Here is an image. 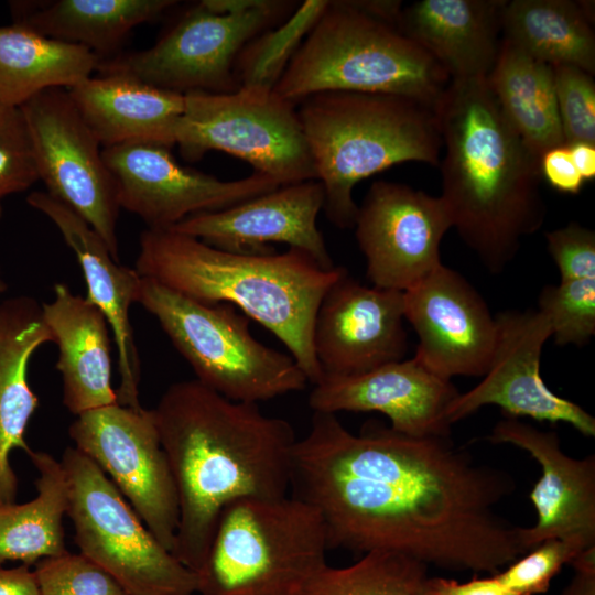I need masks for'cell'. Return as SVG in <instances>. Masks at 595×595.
<instances>
[{"label":"cell","mask_w":595,"mask_h":595,"mask_svg":"<svg viewBox=\"0 0 595 595\" xmlns=\"http://www.w3.org/2000/svg\"><path fill=\"white\" fill-rule=\"evenodd\" d=\"M293 496L321 513L328 547L393 551L425 565L496 574L526 554L495 507L511 476L477 464L450 436H410L377 422L359 434L313 412L292 452Z\"/></svg>","instance_id":"obj_1"},{"label":"cell","mask_w":595,"mask_h":595,"mask_svg":"<svg viewBox=\"0 0 595 595\" xmlns=\"http://www.w3.org/2000/svg\"><path fill=\"white\" fill-rule=\"evenodd\" d=\"M152 412L178 498L172 553L196 574L225 506L288 495L296 437L286 420L196 379L172 383Z\"/></svg>","instance_id":"obj_2"},{"label":"cell","mask_w":595,"mask_h":595,"mask_svg":"<svg viewBox=\"0 0 595 595\" xmlns=\"http://www.w3.org/2000/svg\"><path fill=\"white\" fill-rule=\"evenodd\" d=\"M441 197L453 228L499 274L547 216L539 158L506 120L486 78L451 79L435 105Z\"/></svg>","instance_id":"obj_3"},{"label":"cell","mask_w":595,"mask_h":595,"mask_svg":"<svg viewBox=\"0 0 595 595\" xmlns=\"http://www.w3.org/2000/svg\"><path fill=\"white\" fill-rule=\"evenodd\" d=\"M137 272L205 304L227 303L274 334L309 382L323 377L313 348V327L322 298L347 271L323 269L307 253H237L172 229L143 230Z\"/></svg>","instance_id":"obj_4"},{"label":"cell","mask_w":595,"mask_h":595,"mask_svg":"<svg viewBox=\"0 0 595 595\" xmlns=\"http://www.w3.org/2000/svg\"><path fill=\"white\" fill-rule=\"evenodd\" d=\"M298 110L323 209L336 227H354L355 186L393 165L439 166L443 148L435 107L408 97L323 91L301 100Z\"/></svg>","instance_id":"obj_5"},{"label":"cell","mask_w":595,"mask_h":595,"mask_svg":"<svg viewBox=\"0 0 595 595\" xmlns=\"http://www.w3.org/2000/svg\"><path fill=\"white\" fill-rule=\"evenodd\" d=\"M451 78L399 29L357 1H328L273 91L298 105L323 91L408 97L435 107Z\"/></svg>","instance_id":"obj_6"},{"label":"cell","mask_w":595,"mask_h":595,"mask_svg":"<svg viewBox=\"0 0 595 595\" xmlns=\"http://www.w3.org/2000/svg\"><path fill=\"white\" fill-rule=\"evenodd\" d=\"M328 550L325 522L307 501L234 500L218 517L196 595H301Z\"/></svg>","instance_id":"obj_7"},{"label":"cell","mask_w":595,"mask_h":595,"mask_svg":"<svg viewBox=\"0 0 595 595\" xmlns=\"http://www.w3.org/2000/svg\"><path fill=\"white\" fill-rule=\"evenodd\" d=\"M138 303L158 321L195 379L229 400L258 404L309 382L293 357L256 339L249 317L230 304L201 303L145 278Z\"/></svg>","instance_id":"obj_8"},{"label":"cell","mask_w":595,"mask_h":595,"mask_svg":"<svg viewBox=\"0 0 595 595\" xmlns=\"http://www.w3.org/2000/svg\"><path fill=\"white\" fill-rule=\"evenodd\" d=\"M292 8L277 0H204L153 46L104 61L98 71L127 73L181 95L232 93L239 89L236 63L242 50Z\"/></svg>","instance_id":"obj_9"},{"label":"cell","mask_w":595,"mask_h":595,"mask_svg":"<svg viewBox=\"0 0 595 595\" xmlns=\"http://www.w3.org/2000/svg\"><path fill=\"white\" fill-rule=\"evenodd\" d=\"M61 463L68 485L66 515L79 553L130 595H196L197 575L156 540L95 462L67 446Z\"/></svg>","instance_id":"obj_10"},{"label":"cell","mask_w":595,"mask_h":595,"mask_svg":"<svg viewBox=\"0 0 595 595\" xmlns=\"http://www.w3.org/2000/svg\"><path fill=\"white\" fill-rule=\"evenodd\" d=\"M184 99L174 144L186 160L217 150L246 161L281 186L316 180L295 104L259 87L194 91Z\"/></svg>","instance_id":"obj_11"},{"label":"cell","mask_w":595,"mask_h":595,"mask_svg":"<svg viewBox=\"0 0 595 595\" xmlns=\"http://www.w3.org/2000/svg\"><path fill=\"white\" fill-rule=\"evenodd\" d=\"M40 180L106 242L120 262L117 223L120 207L102 148L66 88H48L19 107Z\"/></svg>","instance_id":"obj_12"},{"label":"cell","mask_w":595,"mask_h":595,"mask_svg":"<svg viewBox=\"0 0 595 595\" xmlns=\"http://www.w3.org/2000/svg\"><path fill=\"white\" fill-rule=\"evenodd\" d=\"M156 540L173 552L180 519L173 474L152 410L115 403L79 414L68 428Z\"/></svg>","instance_id":"obj_13"},{"label":"cell","mask_w":595,"mask_h":595,"mask_svg":"<svg viewBox=\"0 0 595 595\" xmlns=\"http://www.w3.org/2000/svg\"><path fill=\"white\" fill-rule=\"evenodd\" d=\"M171 149L156 141L102 149L120 209L137 215L149 229H170L195 214L225 209L281 186L258 172L219 180L181 165Z\"/></svg>","instance_id":"obj_14"},{"label":"cell","mask_w":595,"mask_h":595,"mask_svg":"<svg viewBox=\"0 0 595 595\" xmlns=\"http://www.w3.org/2000/svg\"><path fill=\"white\" fill-rule=\"evenodd\" d=\"M354 227L371 284L404 292L442 264L441 242L453 224L441 196L377 181L358 206Z\"/></svg>","instance_id":"obj_15"},{"label":"cell","mask_w":595,"mask_h":595,"mask_svg":"<svg viewBox=\"0 0 595 595\" xmlns=\"http://www.w3.org/2000/svg\"><path fill=\"white\" fill-rule=\"evenodd\" d=\"M497 340L490 365L470 390L458 393L446 411L452 425L485 405L505 416L564 422L585 436L595 435V419L577 403L558 396L540 372L543 346L551 338L547 316L539 310H506L495 315Z\"/></svg>","instance_id":"obj_16"},{"label":"cell","mask_w":595,"mask_h":595,"mask_svg":"<svg viewBox=\"0 0 595 595\" xmlns=\"http://www.w3.org/2000/svg\"><path fill=\"white\" fill-rule=\"evenodd\" d=\"M403 312L418 335L414 356L434 374L483 377L497 340L486 301L459 272L443 263L403 292Z\"/></svg>","instance_id":"obj_17"},{"label":"cell","mask_w":595,"mask_h":595,"mask_svg":"<svg viewBox=\"0 0 595 595\" xmlns=\"http://www.w3.org/2000/svg\"><path fill=\"white\" fill-rule=\"evenodd\" d=\"M403 292L343 273L318 305L313 348L323 376H351L404 359Z\"/></svg>","instance_id":"obj_18"},{"label":"cell","mask_w":595,"mask_h":595,"mask_svg":"<svg viewBox=\"0 0 595 595\" xmlns=\"http://www.w3.org/2000/svg\"><path fill=\"white\" fill-rule=\"evenodd\" d=\"M324 206L317 180L283 185L216 212L195 214L170 228L215 248L237 253H270L285 244L311 256L323 269L335 267L316 219Z\"/></svg>","instance_id":"obj_19"},{"label":"cell","mask_w":595,"mask_h":595,"mask_svg":"<svg viewBox=\"0 0 595 595\" xmlns=\"http://www.w3.org/2000/svg\"><path fill=\"white\" fill-rule=\"evenodd\" d=\"M459 392L415 356L351 376H326L314 385L313 412H378L410 436H450L446 411Z\"/></svg>","instance_id":"obj_20"},{"label":"cell","mask_w":595,"mask_h":595,"mask_svg":"<svg viewBox=\"0 0 595 595\" xmlns=\"http://www.w3.org/2000/svg\"><path fill=\"white\" fill-rule=\"evenodd\" d=\"M488 440L515 445L541 466V477L529 496L537 521L532 527L520 528L526 553L548 539L576 541L584 547L595 544L594 455L573 458L561 450L555 432L505 415Z\"/></svg>","instance_id":"obj_21"},{"label":"cell","mask_w":595,"mask_h":595,"mask_svg":"<svg viewBox=\"0 0 595 595\" xmlns=\"http://www.w3.org/2000/svg\"><path fill=\"white\" fill-rule=\"evenodd\" d=\"M26 202L60 230L82 268L87 285L85 299L98 307L108 322L118 353V403L141 409V365L130 321V309L139 301L142 277L136 269L117 262L106 242L89 224L48 192H32Z\"/></svg>","instance_id":"obj_22"},{"label":"cell","mask_w":595,"mask_h":595,"mask_svg":"<svg viewBox=\"0 0 595 595\" xmlns=\"http://www.w3.org/2000/svg\"><path fill=\"white\" fill-rule=\"evenodd\" d=\"M506 0H420L402 8L401 33L429 53L451 79L486 78L500 45Z\"/></svg>","instance_id":"obj_23"},{"label":"cell","mask_w":595,"mask_h":595,"mask_svg":"<svg viewBox=\"0 0 595 595\" xmlns=\"http://www.w3.org/2000/svg\"><path fill=\"white\" fill-rule=\"evenodd\" d=\"M42 304L44 321L58 347L63 404L75 416L118 403L111 383L109 325L104 314L65 283Z\"/></svg>","instance_id":"obj_24"},{"label":"cell","mask_w":595,"mask_h":595,"mask_svg":"<svg viewBox=\"0 0 595 595\" xmlns=\"http://www.w3.org/2000/svg\"><path fill=\"white\" fill-rule=\"evenodd\" d=\"M67 90L102 149L133 141L175 145L184 95L117 71H98Z\"/></svg>","instance_id":"obj_25"},{"label":"cell","mask_w":595,"mask_h":595,"mask_svg":"<svg viewBox=\"0 0 595 595\" xmlns=\"http://www.w3.org/2000/svg\"><path fill=\"white\" fill-rule=\"evenodd\" d=\"M54 343L34 298L19 295L0 303V504L15 502L18 477L10 456L30 451L24 434L39 400L30 387L28 369L33 354Z\"/></svg>","instance_id":"obj_26"},{"label":"cell","mask_w":595,"mask_h":595,"mask_svg":"<svg viewBox=\"0 0 595 595\" xmlns=\"http://www.w3.org/2000/svg\"><path fill=\"white\" fill-rule=\"evenodd\" d=\"M173 0L11 1L13 24L84 46L102 62L112 58L138 25L155 21Z\"/></svg>","instance_id":"obj_27"},{"label":"cell","mask_w":595,"mask_h":595,"mask_svg":"<svg viewBox=\"0 0 595 595\" xmlns=\"http://www.w3.org/2000/svg\"><path fill=\"white\" fill-rule=\"evenodd\" d=\"M594 2L507 1L501 39L551 66L571 65L595 75Z\"/></svg>","instance_id":"obj_28"},{"label":"cell","mask_w":595,"mask_h":595,"mask_svg":"<svg viewBox=\"0 0 595 595\" xmlns=\"http://www.w3.org/2000/svg\"><path fill=\"white\" fill-rule=\"evenodd\" d=\"M486 83L506 120L538 158L565 143L551 65L501 39Z\"/></svg>","instance_id":"obj_29"},{"label":"cell","mask_w":595,"mask_h":595,"mask_svg":"<svg viewBox=\"0 0 595 595\" xmlns=\"http://www.w3.org/2000/svg\"><path fill=\"white\" fill-rule=\"evenodd\" d=\"M88 48L11 24L0 26V105L19 108L48 88H71L98 71Z\"/></svg>","instance_id":"obj_30"},{"label":"cell","mask_w":595,"mask_h":595,"mask_svg":"<svg viewBox=\"0 0 595 595\" xmlns=\"http://www.w3.org/2000/svg\"><path fill=\"white\" fill-rule=\"evenodd\" d=\"M39 476L36 496L28 502L0 504V565L19 561L34 565L67 552L63 518L68 485L61 461L42 451L26 453Z\"/></svg>","instance_id":"obj_31"},{"label":"cell","mask_w":595,"mask_h":595,"mask_svg":"<svg viewBox=\"0 0 595 595\" xmlns=\"http://www.w3.org/2000/svg\"><path fill=\"white\" fill-rule=\"evenodd\" d=\"M426 570L428 565L408 555L374 550L348 566L326 564L301 595H418Z\"/></svg>","instance_id":"obj_32"},{"label":"cell","mask_w":595,"mask_h":595,"mask_svg":"<svg viewBox=\"0 0 595 595\" xmlns=\"http://www.w3.org/2000/svg\"><path fill=\"white\" fill-rule=\"evenodd\" d=\"M327 4L326 0H306L278 29L272 28L252 40L236 63L239 87L273 90Z\"/></svg>","instance_id":"obj_33"},{"label":"cell","mask_w":595,"mask_h":595,"mask_svg":"<svg viewBox=\"0 0 595 595\" xmlns=\"http://www.w3.org/2000/svg\"><path fill=\"white\" fill-rule=\"evenodd\" d=\"M537 310L549 320L554 344L586 345L595 335V278L543 286Z\"/></svg>","instance_id":"obj_34"},{"label":"cell","mask_w":595,"mask_h":595,"mask_svg":"<svg viewBox=\"0 0 595 595\" xmlns=\"http://www.w3.org/2000/svg\"><path fill=\"white\" fill-rule=\"evenodd\" d=\"M40 595H130L106 570L82 553L45 558L33 570Z\"/></svg>","instance_id":"obj_35"},{"label":"cell","mask_w":595,"mask_h":595,"mask_svg":"<svg viewBox=\"0 0 595 595\" xmlns=\"http://www.w3.org/2000/svg\"><path fill=\"white\" fill-rule=\"evenodd\" d=\"M561 127L566 144H595V82L571 65L552 66Z\"/></svg>","instance_id":"obj_36"},{"label":"cell","mask_w":595,"mask_h":595,"mask_svg":"<svg viewBox=\"0 0 595 595\" xmlns=\"http://www.w3.org/2000/svg\"><path fill=\"white\" fill-rule=\"evenodd\" d=\"M584 548L587 547L576 541L548 539L495 576L521 595L542 594L549 589L552 578L561 567Z\"/></svg>","instance_id":"obj_37"},{"label":"cell","mask_w":595,"mask_h":595,"mask_svg":"<svg viewBox=\"0 0 595 595\" xmlns=\"http://www.w3.org/2000/svg\"><path fill=\"white\" fill-rule=\"evenodd\" d=\"M40 180L31 139L19 108L0 116V203Z\"/></svg>","instance_id":"obj_38"},{"label":"cell","mask_w":595,"mask_h":595,"mask_svg":"<svg viewBox=\"0 0 595 595\" xmlns=\"http://www.w3.org/2000/svg\"><path fill=\"white\" fill-rule=\"evenodd\" d=\"M560 280L595 278V232L576 221L544 234Z\"/></svg>","instance_id":"obj_39"},{"label":"cell","mask_w":595,"mask_h":595,"mask_svg":"<svg viewBox=\"0 0 595 595\" xmlns=\"http://www.w3.org/2000/svg\"><path fill=\"white\" fill-rule=\"evenodd\" d=\"M541 178L563 194H578L585 181L573 164L566 143L545 150L539 158Z\"/></svg>","instance_id":"obj_40"},{"label":"cell","mask_w":595,"mask_h":595,"mask_svg":"<svg viewBox=\"0 0 595 595\" xmlns=\"http://www.w3.org/2000/svg\"><path fill=\"white\" fill-rule=\"evenodd\" d=\"M425 595H521L502 584L493 574L489 577H474L459 583L452 578L432 577L423 584Z\"/></svg>","instance_id":"obj_41"},{"label":"cell","mask_w":595,"mask_h":595,"mask_svg":"<svg viewBox=\"0 0 595 595\" xmlns=\"http://www.w3.org/2000/svg\"><path fill=\"white\" fill-rule=\"evenodd\" d=\"M0 595H40L33 570L28 565L0 566Z\"/></svg>","instance_id":"obj_42"},{"label":"cell","mask_w":595,"mask_h":595,"mask_svg":"<svg viewBox=\"0 0 595 595\" xmlns=\"http://www.w3.org/2000/svg\"><path fill=\"white\" fill-rule=\"evenodd\" d=\"M567 145L573 164L583 180L593 181L595 178V144L574 142Z\"/></svg>","instance_id":"obj_43"},{"label":"cell","mask_w":595,"mask_h":595,"mask_svg":"<svg viewBox=\"0 0 595 595\" xmlns=\"http://www.w3.org/2000/svg\"><path fill=\"white\" fill-rule=\"evenodd\" d=\"M567 564L575 573L595 575V544L581 550Z\"/></svg>","instance_id":"obj_44"},{"label":"cell","mask_w":595,"mask_h":595,"mask_svg":"<svg viewBox=\"0 0 595 595\" xmlns=\"http://www.w3.org/2000/svg\"><path fill=\"white\" fill-rule=\"evenodd\" d=\"M561 595H595V575L575 573Z\"/></svg>","instance_id":"obj_45"},{"label":"cell","mask_w":595,"mask_h":595,"mask_svg":"<svg viewBox=\"0 0 595 595\" xmlns=\"http://www.w3.org/2000/svg\"><path fill=\"white\" fill-rule=\"evenodd\" d=\"M6 290H7V283L3 280L2 275H1V271H0V294L3 293Z\"/></svg>","instance_id":"obj_46"},{"label":"cell","mask_w":595,"mask_h":595,"mask_svg":"<svg viewBox=\"0 0 595 595\" xmlns=\"http://www.w3.org/2000/svg\"><path fill=\"white\" fill-rule=\"evenodd\" d=\"M6 109H7V108H4V107H2V106L0 105V116L4 112Z\"/></svg>","instance_id":"obj_47"},{"label":"cell","mask_w":595,"mask_h":595,"mask_svg":"<svg viewBox=\"0 0 595 595\" xmlns=\"http://www.w3.org/2000/svg\"><path fill=\"white\" fill-rule=\"evenodd\" d=\"M2 213H3V209H2V205H1V203H0V219H1V217H2Z\"/></svg>","instance_id":"obj_48"},{"label":"cell","mask_w":595,"mask_h":595,"mask_svg":"<svg viewBox=\"0 0 595 595\" xmlns=\"http://www.w3.org/2000/svg\"><path fill=\"white\" fill-rule=\"evenodd\" d=\"M422 587H423V586H422ZM418 595H425V594L423 593V589H422V588L419 591Z\"/></svg>","instance_id":"obj_49"}]
</instances>
